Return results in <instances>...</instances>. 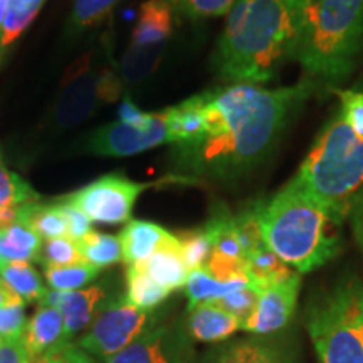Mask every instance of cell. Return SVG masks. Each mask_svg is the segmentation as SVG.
I'll return each mask as SVG.
<instances>
[{"instance_id": "1", "label": "cell", "mask_w": 363, "mask_h": 363, "mask_svg": "<svg viewBox=\"0 0 363 363\" xmlns=\"http://www.w3.org/2000/svg\"><path fill=\"white\" fill-rule=\"evenodd\" d=\"M315 91L313 83L266 89L230 84L203 94V136L180 148L195 172L234 177L254 169L269 155L294 113Z\"/></svg>"}, {"instance_id": "2", "label": "cell", "mask_w": 363, "mask_h": 363, "mask_svg": "<svg viewBox=\"0 0 363 363\" xmlns=\"http://www.w3.org/2000/svg\"><path fill=\"white\" fill-rule=\"evenodd\" d=\"M301 0H235L217 45L216 67L233 84H261L291 59Z\"/></svg>"}, {"instance_id": "3", "label": "cell", "mask_w": 363, "mask_h": 363, "mask_svg": "<svg viewBox=\"0 0 363 363\" xmlns=\"http://www.w3.org/2000/svg\"><path fill=\"white\" fill-rule=\"evenodd\" d=\"M345 217L313 195L298 177L262 203V240L284 264L311 272L330 262L342 249Z\"/></svg>"}, {"instance_id": "4", "label": "cell", "mask_w": 363, "mask_h": 363, "mask_svg": "<svg viewBox=\"0 0 363 363\" xmlns=\"http://www.w3.org/2000/svg\"><path fill=\"white\" fill-rule=\"evenodd\" d=\"M363 51V0H301L291 59L310 76L340 81Z\"/></svg>"}, {"instance_id": "5", "label": "cell", "mask_w": 363, "mask_h": 363, "mask_svg": "<svg viewBox=\"0 0 363 363\" xmlns=\"http://www.w3.org/2000/svg\"><path fill=\"white\" fill-rule=\"evenodd\" d=\"M296 177L318 201L348 217L352 201L363 189V136L338 110L321 130Z\"/></svg>"}, {"instance_id": "6", "label": "cell", "mask_w": 363, "mask_h": 363, "mask_svg": "<svg viewBox=\"0 0 363 363\" xmlns=\"http://www.w3.org/2000/svg\"><path fill=\"white\" fill-rule=\"evenodd\" d=\"M308 331L318 363H363V281H343L316 298Z\"/></svg>"}, {"instance_id": "7", "label": "cell", "mask_w": 363, "mask_h": 363, "mask_svg": "<svg viewBox=\"0 0 363 363\" xmlns=\"http://www.w3.org/2000/svg\"><path fill=\"white\" fill-rule=\"evenodd\" d=\"M120 74L111 67L94 65L93 54L79 57L66 71L54 108V121L61 128L83 123L104 103H113L121 93Z\"/></svg>"}, {"instance_id": "8", "label": "cell", "mask_w": 363, "mask_h": 363, "mask_svg": "<svg viewBox=\"0 0 363 363\" xmlns=\"http://www.w3.org/2000/svg\"><path fill=\"white\" fill-rule=\"evenodd\" d=\"M157 325L158 318L153 311L138 310L126 299H118L101 308L78 347L91 355L110 358Z\"/></svg>"}, {"instance_id": "9", "label": "cell", "mask_w": 363, "mask_h": 363, "mask_svg": "<svg viewBox=\"0 0 363 363\" xmlns=\"http://www.w3.org/2000/svg\"><path fill=\"white\" fill-rule=\"evenodd\" d=\"M148 184H140L126 179L125 175L111 174L91 182L74 194L62 197V201L78 207L89 217L91 222L99 224H121L130 219L140 194Z\"/></svg>"}, {"instance_id": "10", "label": "cell", "mask_w": 363, "mask_h": 363, "mask_svg": "<svg viewBox=\"0 0 363 363\" xmlns=\"http://www.w3.org/2000/svg\"><path fill=\"white\" fill-rule=\"evenodd\" d=\"M170 143L167 111L153 113L152 123L145 128L115 121L94 131L88 142V150L103 157H131L160 145Z\"/></svg>"}, {"instance_id": "11", "label": "cell", "mask_w": 363, "mask_h": 363, "mask_svg": "<svg viewBox=\"0 0 363 363\" xmlns=\"http://www.w3.org/2000/svg\"><path fill=\"white\" fill-rule=\"evenodd\" d=\"M190 352L187 330L158 323L104 363H187Z\"/></svg>"}, {"instance_id": "12", "label": "cell", "mask_w": 363, "mask_h": 363, "mask_svg": "<svg viewBox=\"0 0 363 363\" xmlns=\"http://www.w3.org/2000/svg\"><path fill=\"white\" fill-rule=\"evenodd\" d=\"M299 288H301L299 272H294L291 278L283 283L267 286L266 289H262L256 310L240 330L256 337H271L286 328L296 310Z\"/></svg>"}, {"instance_id": "13", "label": "cell", "mask_w": 363, "mask_h": 363, "mask_svg": "<svg viewBox=\"0 0 363 363\" xmlns=\"http://www.w3.org/2000/svg\"><path fill=\"white\" fill-rule=\"evenodd\" d=\"M106 293L99 286L78 291H48L40 299V306L56 308L65 318L66 337L71 340L86 326L93 323V318L98 316L104 306Z\"/></svg>"}, {"instance_id": "14", "label": "cell", "mask_w": 363, "mask_h": 363, "mask_svg": "<svg viewBox=\"0 0 363 363\" xmlns=\"http://www.w3.org/2000/svg\"><path fill=\"white\" fill-rule=\"evenodd\" d=\"M203 363H298L293 352L278 340L249 337L212 352Z\"/></svg>"}, {"instance_id": "15", "label": "cell", "mask_w": 363, "mask_h": 363, "mask_svg": "<svg viewBox=\"0 0 363 363\" xmlns=\"http://www.w3.org/2000/svg\"><path fill=\"white\" fill-rule=\"evenodd\" d=\"M174 33V7L169 0H147L140 9L138 21L128 48L162 51Z\"/></svg>"}, {"instance_id": "16", "label": "cell", "mask_w": 363, "mask_h": 363, "mask_svg": "<svg viewBox=\"0 0 363 363\" xmlns=\"http://www.w3.org/2000/svg\"><path fill=\"white\" fill-rule=\"evenodd\" d=\"M135 266H138L150 279L155 281L162 288L169 289L170 293L187 284L190 274V269L185 264L184 254H182L179 235L174 234H170L165 239V242L148 259Z\"/></svg>"}, {"instance_id": "17", "label": "cell", "mask_w": 363, "mask_h": 363, "mask_svg": "<svg viewBox=\"0 0 363 363\" xmlns=\"http://www.w3.org/2000/svg\"><path fill=\"white\" fill-rule=\"evenodd\" d=\"M22 342L29 352L30 360L61 347V345L69 343L61 311L56 308L40 306L34 313V316L27 321Z\"/></svg>"}, {"instance_id": "18", "label": "cell", "mask_w": 363, "mask_h": 363, "mask_svg": "<svg viewBox=\"0 0 363 363\" xmlns=\"http://www.w3.org/2000/svg\"><path fill=\"white\" fill-rule=\"evenodd\" d=\"M238 330H240L238 318L233 313L222 310L216 303H202L189 310L187 333L197 342H222Z\"/></svg>"}, {"instance_id": "19", "label": "cell", "mask_w": 363, "mask_h": 363, "mask_svg": "<svg viewBox=\"0 0 363 363\" xmlns=\"http://www.w3.org/2000/svg\"><path fill=\"white\" fill-rule=\"evenodd\" d=\"M170 233L162 225L148 220H130L118 235L121 254L126 264H138L148 259L165 242Z\"/></svg>"}, {"instance_id": "20", "label": "cell", "mask_w": 363, "mask_h": 363, "mask_svg": "<svg viewBox=\"0 0 363 363\" xmlns=\"http://www.w3.org/2000/svg\"><path fill=\"white\" fill-rule=\"evenodd\" d=\"M167 111L170 143L179 148L192 147L203 136V94H197Z\"/></svg>"}, {"instance_id": "21", "label": "cell", "mask_w": 363, "mask_h": 363, "mask_svg": "<svg viewBox=\"0 0 363 363\" xmlns=\"http://www.w3.org/2000/svg\"><path fill=\"white\" fill-rule=\"evenodd\" d=\"M43 239L29 225L16 224L0 230V264L40 259Z\"/></svg>"}, {"instance_id": "22", "label": "cell", "mask_w": 363, "mask_h": 363, "mask_svg": "<svg viewBox=\"0 0 363 363\" xmlns=\"http://www.w3.org/2000/svg\"><path fill=\"white\" fill-rule=\"evenodd\" d=\"M17 222L29 225L40 239L69 238L66 217L62 214L61 206H43L38 202H29L19 206Z\"/></svg>"}, {"instance_id": "23", "label": "cell", "mask_w": 363, "mask_h": 363, "mask_svg": "<svg viewBox=\"0 0 363 363\" xmlns=\"http://www.w3.org/2000/svg\"><path fill=\"white\" fill-rule=\"evenodd\" d=\"M251 284V279H234L222 283L217 281L206 267L190 271L189 281L185 284L189 298V310H192L202 303H214L217 299L227 296V294L238 291Z\"/></svg>"}, {"instance_id": "24", "label": "cell", "mask_w": 363, "mask_h": 363, "mask_svg": "<svg viewBox=\"0 0 363 363\" xmlns=\"http://www.w3.org/2000/svg\"><path fill=\"white\" fill-rule=\"evenodd\" d=\"M0 279L2 283L24 299L26 303L40 301L48 289L44 288L39 272L30 262H7L0 264Z\"/></svg>"}, {"instance_id": "25", "label": "cell", "mask_w": 363, "mask_h": 363, "mask_svg": "<svg viewBox=\"0 0 363 363\" xmlns=\"http://www.w3.org/2000/svg\"><path fill=\"white\" fill-rule=\"evenodd\" d=\"M44 4L45 0H9L6 21L0 30V56L33 24Z\"/></svg>"}, {"instance_id": "26", "label": "cell", "mask_w": 363, "mask_h": 363, "mask_svg": "<svg viewBox=\"0 0 363 363\" xmlns=\"http://www.w3.org/2000/svg\"><path fill=\"white\" fill-rule=\"evenodd\" d=\"M169 289L148 278L138 266L126 269V301L143 311H153L169 298Z\"/></svg>"}, {"instance_id": "27", "label": "cell", "mask_w": 363, "mask_h": 363, "mask_svg": "<svg viewBox=\"0 0 363 363\" xmlns=\"http://www.w3.org/2000/svg\"><path fill=\"white\" fill-rule=\"evenodd\" d=\"M76 242H78L79 252L86 264L98 267V269L113 266L123 259L120 239L115 235L91 230L89 234H86L83 239L76 240Z\"/></svg>"}, {"instance_id": "28", "label": "cell", "mask_w": 363, "mask_h": 363, "mask_svg": "<svg viewBox=\"0 0 363 363\" xmlns=\"http://www.w3.org/2000/svg\"><path fill=\"white\" fill-rule=\"evenodd\" d=\"M98 272V267L83 262L72 266H49L44 269V276L54 291H78L96 278Z\"/></svg>"}, {"instance_id": "29", "label": "cell", "mask_w": 363, "mask_h": 363, "mask_svg": "<svg viewBox=\"0 0 363 363\" xmlns=\"http://www.w3.org/2000/svg\"><path fill=\"white\" fill-rule=\"evenodd\" d=\"M162 51H148V49H126L120 65V78L123 83L136 84L148 78L157 69L162 61Z\"/></svg>"}, {"instance_id": "30", "label": "cell", "mask_w": 363, "mask_h": 363, "mask_svg": "<svg viewBox=\"0 0 363 363\" xmlns=\"http://www.w3.org/2000/svg\"><path fill=\"white\" fill-rule=\"evenodd\" d=\"M38 201L39 195L22 177L9 170L0 152V207H19Z\"/></svg>"}, {"instance_id": "31", "label": "cell", "mask_w": 363, "mask_h": 363, "mask_svg": "<svg viewBox=\"0 0 363 363\" xmlns=\"http://www.w3.org/2000/svg\"><path fill=\"white\" fill-rule=\"evenodd\" d=\"M40 262L44 267L49 266H72L83 264L78 242L69 238H57L45 240V246L40 251Z\"/></svg>"}, {"instance_id": "32", "label": "cell", "mask_w": 363, "mask_h": 363, "mask_svg": "<svg viewBox=\"0 0 363 363\" xmlns=\"http://www.w3.org/2000/svg\"><path fill=\"white\" fill-rule=\"evenodd\" d=\"M180 244H182V254H184L185 264L190 271L201 269L207 264L208 257L212 252V244L206 230H189L180 235Z\"/></svg>"}, {"instance_id": "33", "label": "cell", "mask_w": 363, "mask_h": 363, "mask_svg": "<svg viewBox=\"0 0 363 363\" xmlns=\"http://www.w3.org/2000/svg\"><path fill=\"white\" fill-rule=\"evenodd\" d=\"M259 296V289H257L256 286L249 284L246 288L238 289V291L227 294V296L217 299L214 303L217 306H220L222 310L233 313V315L239 320L240 328H242V325L246 323L247 318L252 315L254 310H256Z\"/></svg>"}, {"instance_id": "34", "label": "cell", "mask_w": 363, "mask_h": 363, "mask_svg": "<svg viewBox=\"0 0 363 363\" xmlns=\"http://www.w3.org/2000/svg\"><path fill=\"white\" fill-rule=\"evenodd\" d=\"M26 301L19 296H13L0 306V338L2 340H22L27 326Z\"/></svg>"}, {"instance_id": "35", "label": "cell", "mask_w": 363, "mask_h": 363, "mask_svg": "<svg viewBox=\"0 0 363 363\" xmlns=\"http://www.w3.org/2000/svg\"><path fill=\"white\" fill-rule=\"evenodd\" d=\"M116 2L118 0H74L71 24L76 29L96 26L111 12Z\"/></svg>"}, {"instance_id": "36", "label": "cell", "mask_w": 363, "mask_h": 363, "mask_svg": "<svg viewBox=\"0 0 363 363\" xmlns=\"http://www.w3.org/2000/svg\"><path fill=\"white\" fill-rule=\"evenodd\" d=\"M170 6L179 9L194 19L201 17H216L229 12L235 0H169Z\"/></svg>"}, {"instance_id": "37", "label": "cell", "mask_w": 363, "mask_h": 363, "mask_svg": "<svg viewBox=\"0 0 363 363\" xmlns=\"http://www.w3.org/2000/svg\"><path fill=\"white\" fill-rule=\"evenodd\" d=\"M30 363H94L88 353L78 345L65 343L61 347L54 348L51 352H45L44 355L34 358Z\"/></svg>"}, {"instance_id": "38", "label": "cell", "mask_w": 363, "mask_h": 363, "mask_svg": "<svg viewBox=\"0 0 363 363\" xmlns=\"http://www.w3.org/2000/svg\"><path fill=\"white\" fill-rule=\"evenodd\" d=\"M59 206H61L62 214L66 217L67 230H69V239L79 240L83 239L86 234L91 233V220L84 212H81L78 207L71 206L69 202L62 201V199L59 201Z\"/></svg>"}, {"instance_id": "39", "label": "cell", "mask_w": 363, "mask_h": 363, "mask_svg": "<svg viewBox=\"0 0 363 363\" xmlns=\"http://www.w3.org/2000/svg\"><path fill=\"white\" fill-rule=\"evenodd\" d=\"M118 115H120L121 123L136 126V128H145V126H148L153 120V113L142 111L128 96L121 101Z\"/></svg>"}, {"instance_id": "40", "label": "cell", "mask_w": 363, "mask_h": 363, "mask_svg": "<svg viewBox=\"0 0 363 363\" xmlns=\"http://www.w3.org/2000/svg\"><path fill=\"white\" fill-rule=\"evenodd\" d=\"M30 355L22 340H4L0 343V363H30Z\"/></svg>"}, {"instance_id": "41", "label": "cell", "mask_w": 363, "mask_h": 363, "mask_svg": "<svg viewBox=\"0 0 363 363\" xmlns=\"http://www.w3.org/2000/svg\"><path fill=\"white\" fill-rule=\"evenodd\" d=\"M348 217L352 222V230L355 235V240L363 254V189L355 195L350 203V211H348Z\"/></svg>"}, {"instance_id": "42", "label": "cell", "mask_w": 363, "mask_h": 363, "mask_svg": "<svg viewBox=\"0 0 363 363\" xmlns=\"http://www.w3.org/2000/svg\"><path fill=\"white\" fill-rule=\"evenodd\" d=\"M19 217V207H0V230L13 225Z\"/></svg>"}, {"instance_id": "43", "label": "cell", "mask_w": 363, "mask_h": 363, "mask_svg": "<svg viewBox=\"0 0 363 363\" xmlns=\"http://www.w3.org/2000/svg\"><path fill=\"white\" fill-rule=\"evenodd\" d=\"M13 296H17V294H16V293H12L11 289H9L7 286L4 284V283L0 284V306H2L4 303H7L9 299H12Z\"/></svg>"}, {"instance_id": "44", "label": "cell", "mask_w": 363, "mask_h": 363, "mask_svg": "<svg viewBox=\"0 0 363 363\" xmlns=\"http://www.w3.org/2000/svg\"><path fill=\"white\" fill-rule=\"evenodd\" d=\"M7 2H9V0H0V30H2V27H4V21H6Z\"/></svg>"}, {"instance_id": "45", "label": "cell", "mask_w": 363, "mask_h": 363, "mask_svg": "<svg viewBox=\"0 0 363 363\" xmlns=\"http://www.w3.org/2000/svg\"><path fill=\"white\" fill-rule=\"evenodd\" d=\"M0 343H2V338H0Z\"/></svg>"}, {"instance_id": "46", "label": "cell", "mask_w": 363, "mask_h": 363, "mask_svg": "<svg viewBox=\"0 0 363 363\" xmlns=\"http://www.w3.org/2000/svg\"><path fill=\"white\" fill-rule=\"evenodd\" d=\"M0 284H2V279H0Z\"/></svg>"}, {"instance_id": "47", "label": "cell", "mask_w": 363, "mask_h": 363, "mask_svg": "<svg viewBox=\"0 0 363 363\" xmlns=\"http://www.w3.org/2000/svg\"><path fill=\"white\" fill-rule=\"evenodd\" d=\"M0 61H2V56H0Z\"/></svg>"}]
</instances>
